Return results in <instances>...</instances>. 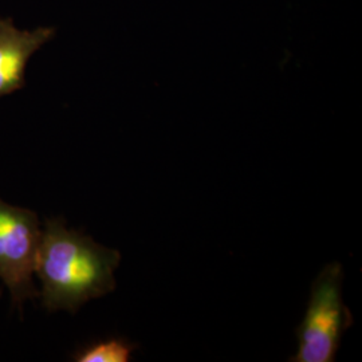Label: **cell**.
Segmentation results:
<instances>
[{"mask_svg":"<svg viewBox=\"0 0 362 362\" xmlns=\"http://www.w3.org/2000/svg\"><path fill=\"white\" fill-rule=\"evenodd\" d=\"M119 260L117 250L66 228L64 219L46 220L35 262L43 308L76 313L88 300L112 293Z\"/></svg>","mask_w":362,"mask_h":362,"instance_id":"obj_1","label":"cell"},{"mask_svg":"<svg viewBox=\"0 0 362 362\" xmlns=\"http://www.w3.org/2000/svg\"><path fill=\"white\" fill-rule=\"evenodd\" d=\"M341 263L327 264L311 287L310 299L297 330L294 362H333L341 338L351 325V314L342 299Z\"/></svg>","mask_w":362,"mask_h":362,"instance_id":"obj_2","label":"cell"},{"mask_svg":"<svg viewBox=\"0 0 362 362\" xmlns=\"http://www.w3.org/2000/svg\"><path fill=\"white\" fill-rule=\"evenodd\" d=\"M42 230L35 212L0 199V279L8 287L13 306L23 310L26 299L38 297L33 282Z\"/></svg>","mask_w":362,"mask_h":362,"instance_id":"obj_3","label":"cell"},{"mask_svg":"<svg viewBox=\"0 0 362 362\" xmlns=\"http://www.w3.org/2000/svg\"><path fill=\"white\" fill-rule=\"evenodd\" d=\"M54 37V27L19 30L11 18H0V98L25 88L30 58Z\"/></svg>","mask_w":362,"mask_h":362,"instance_id":"obj_4","label":"cell"},{"mask_svg":"<svg viewBox=\"0 0 362 362\" xmlns=\"http://www.w3.org/2000/svg\"><path fill=\"white\" fill-rule=\"evenodd\" d=\"M136 345H132L122 338H112L97 342L85 349L81 350L76 356L78 362H127Z\"/></svg>","mask_w":362,"mask_h":362,"instance_id":"obj_5","label":"cell"}]
</instances>
